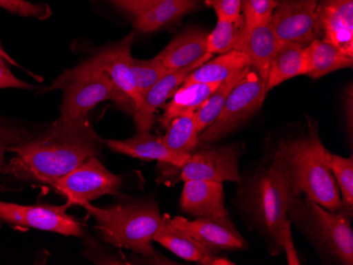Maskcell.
<instances>
[{"label": "cell", "instance_id": "obj_28", "mask_svg": "<svg viewBox=\"0 0 353 265\" xmlns=\"http://www.w3.org/2000/svg\"><path fill=\"white\" fill-rule=\"evenodd\" d=\"M164 145L180 154H192L199 145V134L196 129L194 114L174 118L162 138Z\"/></svg>", "mask_w": 353, "mask_h": 265}, {"label": "cell", "instance_id": "obj_16", "mask_svg": "<svg viewBox=\"0 0 353 265\" xmlns=\"http://www.w3.org/2000/svg\"><path fill=\"white\" fill-rule=\"evenodd\" d=\"M154 241L160 243L168 251L190 262L203 265H233L232 261L216 256L210 249L190 236L188 233L174 226L168 215H164Z\"/></svg>", "mask_w": 353, "mask_h": 265}, {"label": "cell", "instance_id": "obj_6", "mask_svg": "<svg viewBox=\"0 0 353 265\" xmlns=\"http://www.w3.org/2000/svg\"><path fill=\"white\" fill-rule=\"evenodd\" d=\"M63 87L66 91L61 107V116L86 118L91 109L105 100H112L121 107L114 84L92 59L66 71L48 90Z\"/></svg>", "mask_w": 353, "mask_h": 265}, {"label": "cell", "instance_id": "obj_14", "mask_svg": "<svg viewBox=\"0 0 353 265\" xmlns=\"http://www.w3.org/2000/svg\"><path fill=\"white\" fill-rule=\"evenodd\" d=\"M213 59V54L206 53L201 59L194 64L172 71L164 75L161 80H159L148 92L143 96L142 104L134 112V123H136L137 132L150 131L154 123V114L160 107L163 106L168 100L172 98L180 87L183 85L186 77L199 68L206 61Z\"/></svg>", "mask_w": 353, "mask_h": 265}, {"label": "cell", "instance_id": "obj_5", "mask_svg": "<svg viewBox=\"0 0 353 265\" xmlns=\"http://www.w3.org/2000/svg\"><path fill=\"white\" fill-rule=\"evenodd\" d=\"M288 217L324 254L341 264H353V231L346 213L328 211L299 197Z\"/></svg>", "mask_w": 353, "mask_h": 265}, {"label": "cell", "instance_id": "obj_36", "mask_svg": "<svg viewBox=\"0 0 353 265\" xmlns=\"http://www.w3.org/2000/svg\"><path fill=\"white\" fill-rule=\"evenodd\" d=\"M109 3L132 14L134 17L148 9L150 6V0H108Z\"/></svg>", "mask_w": 353, "mask_h": 265}, {"label": "cell", "instance_id": "obj_31", "mask_svg": "<svg viewBox=\"0 0 353 265\" xmlns=\"http://www.w3.org/2000/svg\"><path fill=\"white\" fill-rule=\"evenodd\" d=\"M132 71H134L137 92H138L141 100H142L143 96L159 80H161L162 77L168 73L172 72L162 64V61L157 56L152 59H146V61L134 59Z\"/></svg>", "mask_w": 353, "mask_h": 265}, {"label": "cell", "instance_id": "obj_19", "mask_svg": "<svg viewBox=\"0 0 353 265\" xmlns=\"http://www.w3.org/2000/svg\"><path fill=\"white\" fill-rule=\"evenodd\" d=\"M281 41L275 35L271 23L256 25L251 29H243L237 50L247 54L251 68L267 81L270 63Z\"/></svg>", "mask_w": 353, "mask_h": 265}, {"label": "cell", "instance_id": "obj_4", "mask_svg": "<svg viewBox=\"0 0 353 265\" xmlns=\"http://www.w3.org/2000/svg\"><path fill=\"white\" fill-rule=\"evenodd\" d=\"M97 221L101 240L130 249L145 258H154V235L163 215L156 202H134L108 207H97L89 202L82 205Z\"/></svg>", "mask_w": 353, "mask_h": 265}, {"label": "cell", "instance_id": "obj_35", "mask_svg": "<svg viewBox=\"0 0 353 265\" xmlns=\"http://www.w3.org/2000/svg\"><path fill=\"white\" fill-rule=\"evenodd\" d=\"M8 63L0 59V89H26L34 90L35 86L19 80L8 68Z\"/></svg>", "mask_w": 353, "mask_h": 265}, {"label": "cell", "instance_id": "obj_11", "mask_svg": "<svg viewBox=\"0 0 353 265\" xmlns=\"http://www.w3.org/2000/svg\"><path fill=\"white\" fill-rule=\"evenodd\" d=\"M134 41V34L130 33L116 45H110L92 57L114 84L121 100V108L130 114H134L142 103L137 92L132 71V45Z\"/></svg>", "mask_w": 353, "mask_h": 265}, {"label": "cell", "instance_id": "obj_23", "mask_svg": "<svg viewBox=\"0 0 353 265\" xmlns=\"http://www.w3.org/2000/svg\"><path fill=\"white\" fill-rule=\"evenodd\" d=\"M305 57L306 75L311 78H321L334 71L351 68L353 65V57L323 39H315L306 45Z\"/></svg>", "mask_w": 353, "mask_h": 265}, {"label": "cell", "instance_id": "obj_21", "mask_svg": "<svg viewBox=\"0 0 353 265\" xmlns=\"http://www.w3.org/2000/svg\"><path fill=\"white\" fill-rule=\"evenodd\" d=\"M200 9V0H158L134 17V27L139 32H154Z\"/></svg>", "mask_w": 353, "mask_h": 265}, {"label": "cell", "instance_id": "obj_1", "mask_svg": "<svg viewBox=\"0 0 353 265\" xmlns=\"http://www.w3.org/2000/svg\"><path fill=\"white\" fill-rule=\"evenodd\" d=\"M104 140L87 118L59 116L29 141L10 148L6 176L52 185L90 158L98 156Z\"/></svg>", "mask_w": 353, "mask_h": 265}, {"label": "cell", "instance_id": "obj_8", "mask_svg": "<svg viewBox=\"0 0 353 265\" xmlns=\"http://www.w3.org/2000/svg\"><path fill=\"white\" fill-rule=\"evenodd\" d=\"M122 180L110 173L98 158H90L84 163L59 178L53 189L68 199L69 205H81L105 195H118Z\"/></svg>", "mask_w": 353, "mask_h": 265}, {"label": "cell", "instance_id": "obj_20", "mask_svg": "<svg viewBox=\"0 0 353 265\" xmlns=\"http://www.w3.org/2000/svg\"><path fill=\"white\" fill-rule=\"evenodd\" d=\"M208 33L199 28H188L174 37L157 55L170 71L179 70L201 59L208 53Z\"/></svg>", "mask_w": 353, "mask_h": 265}, {"label": "cell", "instance_id": "obj_15", "mask_svg": "<svg viewBox=\"0 0 353 265\" xmlns=\"http://www.w3.org/2000/svg\"><path fill=\"white\" fill-rule=\"evenodd\" d=\"M323 41L353 57V0H319Z\"/></svg>", "mask_w": 353, "mask_h": 265}, {"label": "cell", "instance_id": "obj_17", "mask_svg": "<svg viewBox=\"0 0 353 265\" xmlns=\"http://www.w3.org/2000/svg\"><path fill=\"white\" fill-rule=\"evenodd\" d=\"M184 213L197 218H229L224 207L223 186L220 182L188 180L180 198Z\"/></svg>", "mask_w": 353, "mask_h": 265}, {"label": "cell", "instance_id": "obj_30", "mask_svg": "<svg viewBox=\"0 0 353 265\" xmlns=\"http://www.w3.org/2000/svg\"><path fill=\"white\" fill-rule=\"evenodd\" d=\"M329 164L340 189L343 209L351 217L353 209V159L343 158L329 151Z\"/></svg>", "mask_w": 353, "mask_h": 265}, {"label": "cell", "instance_id": "obj_27", "mask_svg": "<svg viewBox=\"0 0 353 265\" xmlns=\"http://www.w3.org/2000/svg\"><path fill=\"white\" fill-rule=\"evenodd\" d=\"M45 127V125L30 124L0 116V175H5L7 169L6 154L9 153L10 148L35 138Z\"/></svg>", "mask_w": 353, "mask_h": 265}, {"label": "cell", "instance_id": "obj_13", "mask_svg": "<svg viewBox=\"0 0 353 265\" xmlns=\"http://www.w3.org/2000/svg\"><path fill=\"white\" fill-rule=\"evenodd\" d=\"M170 222L216 254L219 251H240L247 247L229 218H197L190 221L183 217L170 218Z\"/></svg>", "mask_w": 353, "mask_h": 265}, {"label": "cell", "instance_id": "obj_2", "mask_svg": "<svg viewBox=\"0 0 353 265\" xmlns=\"http://www.w3.org/2000/svg\"><path fill=\"white\" fill-rule=\"evenodd\" d=\"M245 209L254 224L261 229L270 253L287 251L290 264H299L291 239L289 211L297 199L288 182L279 157L275 154L270 167L263 168L245 189Z\"/></svg>", "mask_w": 353, "mask_h": 265}, {"label": "cell", "instance_id": "obj_29", "mask_svg": "<svg viewBox=\"0 0 353 265\" xmlns=\"http://www.w3.org/2000/svg\"><path fill=\"white\" fill-rule=\"evenodd\" d=\"M245 29V19L238 21L218 19L213 32L208 37V53L224 54L230 51L237 50L240 37Z\"/></svg>", "mask_w": 353, "mask_h": 265}, {"label": "cell", "instance_id": "obj_22", "mask_svg": "<svg viewBox=\"0 0 353 265\" xmlns=\"http://www.w3.org/2000/svg\"><path fill=\"white\" fill-rule=\"evenodd\" d=\"M306 74L305 47L290 41H281L270 63L268 90L293 77Z\"/></svg>", "mask_w": 353, "mask_h": 265}, {"label": "cell", "instance_id": "obj_25", "mask_svg": "<svg viewBox=\"0 0 353 265\" xmlns=\"http://www.w3.org/2000/svg\"><path fill=\"white\" fill-rule=\"evenodd\" d=\"M221 83H195V84L182 85L174 92L170 103L164 106L163 116H162V127L168 128L174 118L179 116L195 114L198 109L204 104L208 96L215 91Z\"/></svg>", "mask_w": 353, "mask_h": 265}, {"label": "cell", "instance_id": "obj_38", "mask_svg": "<svg viewBox=\"0 0 353 265\" xmlns=\"http://www.w3.org/2000/svg\"><path fill=\"white\" fill-rule=\"evenodd\" d=\"M150 6L152 5V3H156V1H158V0H150Z\"/></svg>", "mask_w": 353, "mask_h": 265}, {"label": "cell", "instance_id": "obj_9", "mask_svg": "<svg viewBox=\"0 0 353 265\" xmlns=\"http://www.w3.org/2000/svg\"><path fill=\"white\" fill-rule=\"evenodd\" d=\"M70 205H21L0 200V221L30 227L39 231H52L63 236H84L82 224L67 213Z\"/></svg>", "mask_w": 353, "mask_h": 265}, {"label": "cell", "instance_id": "obj_33", "mask_svg": "<svg viewBox=\"0 0 353 265\" xmlns=\"http://www.w3.org/2000/svg\"><path fill=\"white\" fill-rule=\"evenodd\" d=\"M0 8L19 17L39 21L49 19L52 15V10L47 3H32L27 0H0Z\"/></svg>", "mask_w": 353, "mask_h": 265}, {"label": "cell", "instance_id": "obj_12", "mask_svg": "<svg viewBox=\"0 0 353 265\" xmlns=\"http://www.w3.org/2000/svg\"><path fill=\"white\" fill-rule=\"evenodd\" d=\"M239 151L235 145L206 148L192 153L190 161L181 169V180L240 182Z\"/></svg>", "mask_w": 353, "mask_h": 265}, {"label": "cell", "instance_id": "obj_26", "mask_svg": "<svg viewBox=\"0 0 353 265\" xmlns=\"http://www.w3.org/2000/svg\"><path fill=\"white\" fill-rule=\"evenodd\" d=\"M250 68L239 71V72L235 73V74L229 77L228 80L222 82L212 93L211 96H208L204 104L195 112L194 122H195L196 129H197L199 136L210 125L213 124L217 120L224 104L229 98L230 93L232 92L234 87L241 81V78H243V76L247 74Z\"/></svg>", "mask_w": 353, "mask_h": 265}, {"label": "cell", "instance_id": "obj_3", "mask_svg": "<svg viewBox=\"0 0 353 265\" xmlns=\"http://www.w3.org/2000/svg\"><path fill=\"white\" fill-rule=\"evenodd\" d=\"M275 154L297 197L305 195L330 211H344L340 189L329 164V151L312 120L306 136L281 142Z\"/></svg>", "mask_w": 353, "mask_h": 265}, {"label": "cell", "instance_id": "obj_24", "mask_svg": "<svg viewBox=\"0 0 353 265\" xmlns=\"http://www.w3.org/2000/svg\"><path fill=\"white\" fill-rule=\"evenodd\" d=\"M249 57L241 51H230V52L220 54L216 59H210L204 63L199 68L192 71L183 85L195 84V83H222L228 80L232 75L239 71L250 68Z\"/></svg>", "mask_w": 353, "mask_h": 265}, {"label": "cell", "instance_id": "obj_37", "mask_svg": "<svg viewBox=\"0 0 353 265\" xmlns=\"http://www.w3.org/2000/svg\"><path fill=\"white\" fill-rule=\"evenodd\" d=\"M0 59H3V61H6V63H8V64L11 65V66L14 67H21L19 66V63L17 61H14L13 59H12L11 56H10L9 54H8L7 52H6L5 49L1 47V45H0Z\"/></svg>", "mask_w": 353, "mask_h": 265}, {"label": "cell", "instance_id": "obj_32", "mask_svg": "<svg viewBox=\"0 0 353 265\" xmlns=\"http://www.w3.org/2000/svg\"><path fill=\"white\" fill-rule=\"evenodd\" d=\"M279 0H241V14L245 29L271 23Z\"/></svg>", "mask_w": 353, "mask_h": 265}, {"label": "cell", "instance_id": "obj_34", "mask_svg": "<svg viewBox=\"0 0 353 265\" xmlns=\"http://www.w3.org/2000/svg\"><path fill=\"white\" fill-rule=\"evenodd\" d=\"M208 7L213 8L218 19L238 21L243 19L241 0H205Z\"/></svg>", "mask_w": 353, "mask_h": 265}, {"label": "cell", "instance_id": "obj_10", "mask_svg": "<svg viewBox=\"0 0 353 265\" xmlns=\"http://www.w3.org/2000/svg\"><path fill=\"white\" fill-rule=\"evenodd\" d=\"M271 25L281 41L306 47L315 39H322L319 0H279L272 15Z\"/></svg>", "mask_w": 353, "mask_h": 265}, {"label": "cell", "instance_id": "obj_7", "mask_svg": "<svg viewBox=\"0 0 353 265\" xmlns=\"http://www.w3.org/2000/svg\"><path fill=\"white\" fill-rule=\"evenodd\" d=\"M268 92L267 81L263 80L254 69L250 68L230 93L217 120L200 134L199 145L219 141L235 131L240 125L259 112Z\"/></svg>", "mask_w": 353, "mask_h": 265}, {"label": "cell", "instance_id": "obj_39", "mask_svg": "<svg viewBox=\"0 0 353 265\" xmlns=\"http://www.w3.org/2000/svg\"><path fill=\"white\" fill-rule=\"evenodd\" d=\"M200 1H202V0H200ZM203 1H205V0H203Z\"/></svg>", "mask_w": 353, "mask_h": 265}, {"label": "cell", "instance_id": "obj_18", "mask_svg": "<svg viewBox=\"0 0 353 265\" xmlns=\"http://www.w3.org/2000/svg\"><path fill=\"white\" fill-rule=\"evenodd\" d=\"M107 146L117 153L125 154L143 161H158L181 168L190 161L192 154H180L168 149L162 138L150 131L137 132L136 136L127 140H111Z\"/></svg>", "mask_w": 353, "mask_h": 265}]
</instances>
